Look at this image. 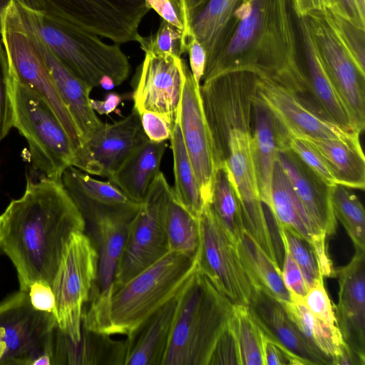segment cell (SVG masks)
Returning <instances> with one entry per match:
<instances>
[{"label": "cell", "mask_w": 365, "mask_h": 365, "mask_svg": "<svg viewBox=\"0 0 365 365\" xmlns=\"http://www.w3.org/2000/svg\"><path fill=\"white\" fill-rule=\"evenodd\" d=\"M86 228L61 181L28 180L23 196L0 215V249L16 267L20 289L36 282L51 287L72 235Z\"/></svg>", "instance_id": "6da1fadb"}, {"label": "cell", "mask_w": 365, "mask_h": 365, "mask_svg": "<svg viewBox=\"0 0 365 365\" xmlns=\"http://www.w3.org/2000/svg\"><path fill=\"white\" fill-rule=\"evenodd\" d=\"M250 71L299 97L312 96L302 67L289 0L241 2L207 58L202 83L220 74Z\"/></svg>", "instance_id": "7a4b0ae2"}, {"label": "cell", "mask_w": 365, "mask_h": 365, "mask_svg": "<svg viewBox=\"0 0 365 365\" xmlns=\"http://www.w3.org/2000/svg\"><path fill=\"white\" fill-rule=\"evenodd\" d=\"M198 266L197 255L169 252L123 283L91 292L82 326L109 336H131L153 314L180 292Z\"/></svg>", "instance_id": "3957f363"}, {"label": "cell", "mask_w": 365, "mask_h": 365, "mask_svg": "<svg viewBox=\"0 0 365 365\" xmlns=\"http://www.w3.org/2000/svg\"><path fill=\"white\" fill-rule=\"evenodd\" d=\"M176 299L163 365H209L234 304L216 288L199 266Z\"/></svg>", "instance_id": "277c9868"}, {"label": "cell", "mask_w": 365, "mask_h": 365, "mask_svg": "<svg viewBox=\"0 0 365 365\" xmlns=\"http://www.w3.org/2000/svg\"><path fill=\"white\" fill-rule=\"evenodd\" d=\"M42 41L73 74L91 87L110 76L115 86L128 77L130 64L120 44H109L100 36L55 16L23 6Z\"/></svg>", "instance_id": "5b68a950"}, {"label": "cell", "mask_w": 365, "mask_h": 365, "mask_svg": "<svg viewBox=\"0 0 365 365\" xmlns=\"http://www.w3.org/2000/svg\"><path fill=\"white\" fill-rule=\"evenodd\" d=\"M12 94L14 127L28 143L33 169L41 178L61 181L75 160L69 135L48 102L13 78Z\"/></svg>", "instance_id": "8992f818"}, {"label": "cell", "mask_w": 365, "mask_h": 365, "mask_svg": "<svg viewBox=\"0 0 365 365\" xmlns=\"http://www.w3.org/2000/svg\"><path fill=\"white\" fill-rule=\"evenodd\" d=\"M1 35L12 78L48 102L76 152L82 144L81 133L52 81L40 48L38 34L23 5L16 0L2 15Z\"/></svg>", "instance_id": "52a82bcc"}, {"label": "cell", "mask_w": 365, "mask_h": 365, "mask_svg": "<svg viewBox=\"0 0 365 365\" xmlns=\"http://www.w3.org/2000/svg\"><path fill=\"white\" fill-rule=\"evenodd\" d=\"M258 79L252 72L235 71L220 74L200 86L216 170L227 160L231 132L252 133Z\"/></svg>", "instance_id": "ba28073f"}, {"label": "cell", "mask_w": 365, "mask_h": 365, "mask_svg": "<svg viewBox=\"0 0 365 365\" xmlns=\"http://www.w3.org/2000/svg\"><path fill=\"white\" fill-rule=\"evenodd\" d=\"M25 7L121 44L136 41L145 0H17Z\"/></svg>", "instance_id": "9c48e42d"}, {"label": "cell", "mask_w": 365, "mask_h": 365, "mask_svg": "<svg viewBox=\"0 0 365 365\" xmlns=\"http://www.w3.org/2000/svg\"><path fill=\"white\" fill-rule=\"evenodd\" d=\"M98 270L96 247L85 231L74 232L51 287L57 325L74 343L81 339L83 310L96 283Z\"/></svg>", "instance_id": "30bf717a"}, {"label": "cell", "mask_w": 365, "mask_h": 365, "mask_svg": "<svg viewBox=\"0 0 365 365\" xmlns=\"http://www.w3.org/2000/svg\"><path fill=\"white\" fill-rule=\"evenodd\" d=\"M57 326L55 315L36 309L28 291L21 290L0 303V364L34 365L51 359Z\"/></svg>", "instance_id": "8fae6325"}, {"label": "cell", "mask_w": 365, "mask_h": 365, "mask_svg": "<svg viewBox=\"0 0 365 365\" xmlns=\"http://www.w3.org/2000/svg\"><path fill=\"white\" fill-rule=\"evenodd\" d=\"M171 189L160 172L130 222L113 282L128 281L170 252L163 223V207Z\"/></svg>", "instance_id": "7c38bea8"}, {"label": "cell", "mask_w": 365, "mask_h": 365, "mask_svg": "<svg viewBox=\"0 0 365 365\" xmlns=\"http://www.w3.org/2000/svg\"><path fill=\"white\" fill-rule=\"evenodd\" d=\"M198 266L216 288L233 304L247 305L255 283L245 269L236 241L206 205L198 218Z\"/></svg>", "instance_id": "4fadbf2b"}, {"label": "cell", "mask_w": 365, "mask_h": 365, "mask_svg": "<svg viewBox=\"0 0 365 365\" xmlns=\"http://www.w3.org/2000/svg\"><path fill=\"white\" fill-rule=\"evenodd\" d=\"M306 18L325 70L355 129L361 133L365 127V71L341 41L327 9L312 11Z\"/></svg>", "instance_id": "5bb4252c"}, {"label": "cell", "mask_w": 365, "mask_h": 365, "mask_svg": "<svg viewBox=\"0 0 365 365\" xmlns=\"http://www.w3.org/2000/svg\"><path fill=\"white\" fill-rule=\"evenodd\" d=\"M252 132L234 130L225 163L240 202L245 230L281 269L282 258L270 231L260 198L251 153Z\"/></svg>", "instance_id": "9a60e30c"}, {"label": "cell", "mask_w": 365, "mask_h": 365, "mask_svg": "<svg viewBox=\"0 0 365 365\" xmlns=\"http://www.w3.org/2000/svg\"><path fill=\"white\" fill-rule=\"evenodd\" d=\"M190 67L182 57L170 53H145L133 93L139 114L162 116L171 129L178 120L183 85Z\"/></svg>", "instance_id": "2e32d148"}, {"label": "cell", "mask_w": 365, "mask_h": 365, "mask_svg": "<svg viewBox=\"0 0 365 365\" xmlns=\"http://www.w3.org/2000/svg\"><path fill=\"white\" fill-rule=\"evenodd\" d=\"M149 139L135 110L113 123H103L76 151L73 166L108 179L138 146Z\"/></svg>", "instance_id": "e0dca14e"}, {"label": "cell", "mask_w": 365, "mask_h": 365, "mask_svg": "<svg viewBox=\"0 0 365 365\" xmlns=\"http://www.w3.org/2000/svg\"><path fill=\"white\" fill-rule=\"evenodd\" d=\"M86 224L93 232L98 253V278L92 292H101L112 283L123 252L130 222L141 204L108 206L91 202L77 195H69Z\"/></svg>", "instance_id": "ac0fdd59"}, {"label": "cell", "mask_w": 365, "mask_h": 365, "mask_svg": "<svg viewBox=\"0 0 365 365\" xmlns=\"http://www.w3.org/2000/svg\"><path fill=\"white\" fill-rule=\"evenodd\" d=\"M189 68L186 72L178 115L182 140L195 171L204 204H211L216 165L212 143L200 94Z\"/></svg>", "instance_id": "d6986e66"}, {"label": "cell", "mask_w": 365, "mask_h": 365, "mask_svg": "<svg viewBox=\"0 0 365 365\" xmlns=\"http://www.w3.org/2000/svg\"><path fill=\"white\" fill-rule=\"evenodd\" d=\"M257 99L273 113L284 130L297 136L340 140L360 139L311 110L291 89L259 77Z\"/></svg>", "instance_id": "ffe728a7"}, {"label": "cell", "mask_w": 365, "mask_h": 365, "mask_svg": "<svg viewBox=\"0 0 365 365\" xmlns=\"http://www.w3.org/2000/svg\"><path fill=\"white\" fill-rule=\"evenodd\" d=\"M339 301L334 308L344 341L365 359V251H356L351 261L335 269Z\"/></svg>", "instance_id": "44dd1931"}, {"label": "cell", "mask_w": 365, "mask_h": 365, "mask_svg": "<svg viewBox=\"0 0 365 365\" xmlns=\"http://www.w3.org/2000/svg\"><path fill=\"white\" fill-rule=\"evenodd\" d=\"M247 306L267 337L282 344L306 364H331V359L304 337L282 304L267 289L261 285L255 287Z\"/></svg>", "instance_id": "7402d4cb"}, {"label": "cell", "mask_w": 365, "mask_h": 365, "mask_svg": "<svg viewBox=\"0 0 365 365\" xmlns=\"http://www.w3.org/2000/svg\"><path fill=\"white\" fill-rule=\"evenodd\" d=\"M277 160L310 216L327 237L336 233L337 222L331 205V187L287 147L279 149Z\"/></svg>", "instance_id": "603a6c76"}, {"label": "cell", "mask_w": 365, "mask_h": 365, "mask_svg": "<svg viewBox=\"0 0 365 365\" xmlns=\"http://www.w3.org/2000/svg\"><path fill=\"white\" fill-rule=\"evenodd\" d=\"M254 112L252 158L260 198L262 203L269 208L274 168L278 150L285 142V130L257 97L255 101Z\"/></svg>", "instance_id": "cb8c5ba5"}, {"label": "cell", "mask_w": 365, "mask_h": 365, "mask_svg": "<svg viewBox=\"0 0 365 365\" xmlns=\"http://www.w3.org/2000/svg\"><path fill=\"white\" fill-rule=\"evenodd\" d=\"M126 341L94 332L81 325V339L74 343L58 327L55 328L51 364H123Z\"/></svg>", "instance_id": "d4e9b609"}, {"label": "cell", "mask_w": 365, "mask_h": 365, "mask_svg": "<svg viewBox=\"0 0 365 365\" xmlns=\"http://www.w3.org/2000/svg\"><path fill=\"white\" fill-rule=\"evenodd\" d=\"M39 43L52 81L81 133L83 144L103 123L90 106V93L93 88L68 69L40 36Z\"/></svg>", "instance_id": "484cf974"}, {"label": "cell", "mask_w": 365, "mask_h": 365, "mask_svg": "<svg viewBox=\"0 0 365 365\" xmlns=\"http://www.w3.org/2000/svg\"><path fill=\"white\" fill-rule=\"evenodd\" d=\"M298 25L305 56V73L314 100L332 123L349 133L361 134L355 129L347 108L325 70L307 18H299Z\"/></svg>", "instance_id": "4316f807"}, {"label": "cell", "mask_w": 365, "mask_h": 365, "mask_svg": "<svg viewBox=\"0 0 365 365\" xmlns=\"http://www.w3.org/2000/svg\"><path fill=\"white\" fill-rule=\"evenodd\" d=\"M176 297L126 337L124 365H163L176 309Z\"/></svg>", "instance_id": "83f0119b"}, {"label": "cell", "mask_w": 365, "mask_h": 365, "mask_svg": "<svg viewBox=\"0 0 365 365\" xmlns=\"http://www.w3.org/2000/svg\"><path fill=\"white\" fill-rule=\"evenodd\" d=\"M277 228H283L306 241L310 247L327 238L292 190L281 165H274L271 206L269 208Z\"/></svg>", "instance_id": "f1b7e54d"}, {"label": "cell", "mask_w": 365, "mask_h": 365, "mask_svg": "<svg viewBox=\"0 0 365 365\" xmlns=\"http://www.w3.org/2000/svg\"><path fill=\"white\" fill-rule=\"evenodd\" d=\"M183 23L211 54L242 0H175Z\"/></svg>", "instance_id": "f546056e"}, {"label": "cell", "mask_w": 365, "mask_h": 365, "mask_svg": "<svg viewBox=\"0 0 365 365\" xmlns=\"http://www.w3.org/2000/svg\"><path fill=\"white\" fill-rule=\"evenodd\" d=\"M165 142L150 140L136 148L108 179L131 200L142 204L160 172Z\"/></svg>", "instance_id": "4dcf8cb0"}, {"label": "cell", "mask_w": 365, "mask_h": 365, "mask_svg": "<svg viewBox=\"0 0 365 365\" xmlns=\"http://www.w3.org/2000/svg\"><path fill=\"white\" fill-rule=\"evenodd\" d=\"M297 137L303 139L318 154L336 184L349 189L364 190L365 158L360 139Z\"/></svg>", "instance_id": "1f68e13d"}, {"label": "cell", "mask_w": 365, "mask_h": 365, "mask_svg": "<svg viewBox=\"0 0 365 365\" xmlns=\"http://www.w3.org/2000/svg\"><path fill=\"white\" fill-rule=\"evenodd\" d=\"M282 305L304 337L332 362L345 344L338 326L315 317L305 305L303 298L294 293L290 292V300Z\"/></svg>", "instance_id": "d6a6232c"}, {"label": "cell", "mask_w": 365, "mask_h": 365, "mask_svg": "<svg viewBox=\"0 0 365 365\" xmlns=\"http://www.w3.org/2000/svg\"><path fill=\"white\" fill-rule=\"evenodd\" d=\"M239 257L256 286L267 289L282 304L290 300V292L285 287L281 269L274 262L253 238L244 230L237 240Z\"/></svg>", "instance_id": "836d02e7"}, {"label": "cell", "mask_w": 365, "mask_h": 365, "mask_svg": "<svg viewBox=\"0 0 365 365\" xmlns=\"http://www.w3.org/2000/svg\"><path fill=\"white\" fill-rule=\"evenodd\" d=\"M170 140L173 157L174 197L180 205L198 219L205 205L182 140L178 120L172 129Z\"/></svg>", "instance_id": "e575fe53"}, {"label": "cell", "mask_w": 365, "mask_h": 365, "mask_svg": "<svg viewBox=\"0 0 365 365\" xmlns=\"http://www.w3.org/2000/svg\"><path fill=\"white\" fill-rule=\"evenodd\" d=\"M163 223L170 252L197 256L200 245L198 219L177 202L173 188L165 202Z\"/></svg>", "instance_id": "d590c367"}, {"label": "cell", "mask_w": 365, "mask_h": 365, "mask_svg": "<svg viewBox=\"0 0 365 365\" xmlns=\"http://www.w3.org/2000/svg\"><path fill=\"white\" fill-rule=\"evenodd\" d=\"M61 181L69 195H77L97 204L117 207L139 204L108 180H96L74 166L63 171Z\"/></svg>", "instance_id": "8d00e7d4"}, {"label": "cell", "mask_w": 365, "mask_h": 365, "mask_svg": "<svg viewBox=\"0 0 365 365\" xmlns=\"http://www.w3.org/2000/svg\"><path fill=\"white\" fill-rule=\"evenodd\" d=\"M211 206L226 230L237 242L245 227L237 195L225 165L215 171Z\"/></svg>", "instance_id": "74e56055"}, {"label": "cell", "mask_w": 365, "mask_h": 365, "mask_svg": "<svg viewBox=\"0 0 365 365\" xmlns=\"http://www.w3.org/2000/svg\"><path fill=\"white\" fill-rule=\"evenodd\" d=\"M331 205L336 220L344 226L356 251H365V212L358 197L340 184L331 187Z\"/></svg>", "instance_id": "f35d334b"}, {"label": "cell", "mask_w": 365, "mask_h": 365, "mask_svg": "<svg viewBox=\"0 0 365 365\" xmlns=\"http://www.w3.org/2000/svg\"><path fill=\"white\" fill-rule=\"evenodd\" d=\"M241 365H264V334L247 305L234 304L231 314Z\"/></svg>", "instance_id": "ab89813d"}, {"label": "cell", "mask_w": 365, "mask_h": 365, "mask_svg": "<svg viewBox=\"0 0 365 365\" xmlns=\"http://www.w3.org/2000/svg\"><path fill=\"white\" fill-rule=\"evenodd\" d=\"M280 240L287 247L292 257L299 266L307 289L324 282L312 247L304 240L287 231L277 228Z\"/></svg>", "instance_id": "60d3db41"}, {"label": "cell", "mask_w": 365, "mask_h": 365, "mask_svg": "<svg viewBox=\"0 0 365 365\" xmlns=\"http://www.w3.org/2000/svg\"><path fill=\"white\" fill-rule=\"evenodd\" d=\"M182 40V30L161 19L155 34L140 35L137 42L144 53H170L182 57L185 53Z\"/></svg>", "instance_id": "b9f144b4"}, {"label": "cell", "mask_w": 365, "mask_h": 365, "mask_svg": "<svg viewBox=\"0 0 365 365\" xmlns=\"http://www.w3.org/2000/svg\"><path fill=\"white\" fill-rule=\"evenodd\" d=\"M14 127L12 77L8 57L0 43V141Z\"/></svg>", "instance_id": "7bdbcfd3"}, {"label": "cell", "mask_w": 365, "mask_h": 365, "mask_svg": "<svg viewBox=\"0 0 365 365\" xmlns=\"http://www.w3.org/2000/svg\"><path fill=\"white\" fill-rule=\"evenodd\" d=\"M285 145L329 186L335 180L318 154L301 138L285 130Z\"/></svg>", "instance_id": "ee69618b"}, {"label": "cell", "mask_w": 365, "mask_h": 365, "mask_svg": "<svg viewBox=\"0 0 365 365\" xmlns=\"http://www.w3.org/2000/svg\"><path fill=\"white\" fill-rule=\"evenodd\" d=\"M329 14L341 41L359 66L365 71V30L356 28L348 21L330 11Z\"/></svg>", "instance_id": "f6af8a7d"}, {"label": "cell", "mask_w": 365, "mask_h": 365, "mask_svg": "<svg viewBox=\"0 0 365 365\" xmlns=\"http://www.w3.org/2000/svg\"><path fill=\"white\" fill-rule=\"evenodd\" d=\"M230 318L216 344L209 365H241L237 339Z\"/></svg>", "instance_id": "bcb514c9"}, {"label": "cell", "mask_w": 365, "mask_h": 365, "mask_svg": "<svg viewBox=\"0 0 365 365\" xmlns=\"http://www.w3.org/2000/svg\"><path fill=\"white\" fill-rule=\"evenodd\" d=\"M303 300L308 309L315 317L330 324L337 325L334 307L324 282H319L309 289Z\"/></svg>", "instance_id": "7dc6e473"}, {"label": "cell", "mask_w": 365, "mask_h": 365, "mask_svg": "<svg viewBox=\"0 0 365 365\" xmlns=\"http://www.w3.org/2000/svg\"><path fill=\"white\" fill-rule=\"evenodd\" d=\"M282 244L284 253L281 267L283 282L289 292L304 298L307 293L308 289L302 273L292 257L286 245Z\"/></svg>", "instance_id": "c3c4849f"}, {"label": "cell", "mask_w": 365, "mask_h": 365, "mask_svg": "<svg viewBox=\"0 0 365 365\" xmlns=\"http://www.w3.org/2000/svg\"><path fill=\"white\" fill-rule=\"evenodd\" d=\"M182 43L184 52L189 54L190 68L194 80L200 85L205 69L206 51L191 31L182 32Z\"/></svg>", "instance_id": "681fc988"}, {"label": "cell", "mask_w": 365, "mask_h": 365, "mask_svg": "<svg viewBox=\"0 0 365 365\" xmlns=\"http://www.w3.org/2000/svg\"><path fill=\"white\" fill-rule=\"evenodd\" d=\"M140 115L143 131L150 140L160 143L170 140L172 129L162 116L149 111Z\"/></svg>", "instance_id": "f907efd6"}, {"label": "cell", "mask_w": 365, "mask_h": 365, "mask_svg": "<svg viewBox=\"0 0 365 365\" xmlns=\"http://www.w3.org/2000/svg\"><path fill=\"white\" fill-rule=\"evenodd\" d=\"M328 9L358 29L365 30V14H363L356 0H327Z\"/></svg>", "instance_id": "816d5d0a"}, {"label": "cell", "mask_w": 365, "mask_h": 365, "mask_svg": "<svg viewBox=\"0 0 365 365\" xmlns=\"http://www.w3.org/2000/svg\"><path fill=\"white\" fill-rule=\"evenodd\" d=\"M264 365L306 364L282 344L269 339L264 334Z\"/></svg>", "instance_id": "f5cc1de1"}, {"label": "cell", "mask_w": 365, "mask_h": 365, "mask_svg": "<svg viewBox=\"0 0 365 365\" xmlns=\"http://www.w3.org/2000/svg\"><path fill=\"white\" fill-rule=\"evenodd\" d=\"M29 293L31 304L36 309L53 314L55 297L50 286L36 282L31 286Z\"/></svg>", "instance_id": "db71d44e"}, {"label": "cell", "mask_w": 365, "mask_h": 365, "mask_svg": "<svg viewBox=\"0 0 365 365\" xmlns=\"http://www.w3.org/2000/svg\"><path fill=\"white\" fill-rule=\"evenodd\" d=\"M150 9L156 11L161 19L183 30L181 19L175 0H145Z\"/></svg>", "instance_id": "11a10c76"}, {"label": "cell", "mask_w": 365, "mask_h": 365, "mask_svg": "<svg viewBox=\"0 0 365 365\" xmlns=\"http://www.w3.org/2000/svg\"><path fill=\"white\" fill-rule=\"evenodd\" d=\"M123 101L122 96L116 93H108L103 101L90 99V106L100 115H108L114 112Z\"/></svg>", "instance_id": "9f6ffc18"}, {"label": "cell", "mask_w": 365, "mask_h": 365, "mask_svg": "<svg viewBox=\"0 0 365 365\" xmlns=\"http://www.w3.org/2000/svg\"><path fill=\"white\" fill-rule=\"evenodd\" d=\"M292 6L299 19L312 11L328 9V2L327 0H292Z\"/></svg>", "instance_id": "6f0895ef"}, {"label": "cell", "mask_w": 365, "mask_h": 365, "mask_svg": "<svg viewBox=\"0 0 365 365\" xmlns=\"http://www.w3.org/2000/svg\"><path fill=\"white\" fill-rule=\"evenodd\" d=\"M335 365H364L365 359L359 356L354 352L351 348L345 342L340 354L331 362Z\"/></svg>", "instance_id": "680465c9"}, {"label": "cell", "mask_w": 365, "mask_h": 365, "mask_svg": "<svg viewBox=\"0 0 365 365\" xmlns=\"http://www.w3.org/2000/svg\"><path fill=\"white\" fill-rule=\"evenodd\" d=\"M99 86L106 91H110L115 86V84L110 76L105 75L101 78Z\"/></svg>", "instance_id": "91938a15"}, {"label": "cell", "mask_w": 365, "mask_h": 365, "mask_svg": "<svg viewBox=\"0 0 365 365\" xmlns=\"http://www.w3.org/2000/svg\"><path fill=\"white\" fill-rule=\"evenodd\" d=\"M12 1L13 0H0V34L2 32V15Z\"/></svg>", "instance_id": "94428289"}, {"label": "cell", "mask_w": 365, "mask_h": 365, "mask_svg": "<svg viewBox=\"0 0 365 365\" xmlns=\"http://www.w3.org/2000/svg\"><path fill=\"white\" fill-rule=\"evenodd\" d=\"M361 11L365 14V0H356Z\"/></svg>", "instance_id": "6125c7cd"}, {"label": "cell", "mask_w": 365, "mask_h": 365, "mask_svg": "<svg viewBox=\"0 0 365 365\" xmlns=\"http://www.w3.org/2000/svg\"><path fill=\"white\" fill-rule=\"evenodd\" d=\"M255 0H242V2H252Z\"/></svg>", "instance_id": "be15d7a7"}]
</instances>
